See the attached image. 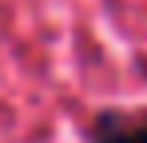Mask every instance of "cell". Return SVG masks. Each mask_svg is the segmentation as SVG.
Returning <instances> with one entry per match:
<instances>
[{
    "mask_svg": "<svg viewBox=\"0 0 147 143\" xmlns=\"http://www.w3.org/2000/svg\"><path fill=\"white\" fill-rule=\"evenodd\" d=\"M92 143H147V111H103L92 127Z\"/></svg>",
    "mask_w": 147,
    "mask_h": 143,
    "instance_id": "cell-1",
    "label": "cell"
}]
</instances>
